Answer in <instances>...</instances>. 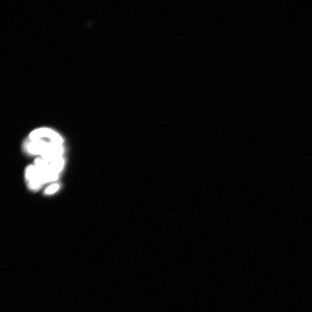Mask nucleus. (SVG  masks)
Masks as SVG:
<instances>
[{"mask_svg":"<svg viewBox=\"0 0 312 312\" xmlns=\"http://www.w3.org/2000/svg\"><path fill=\"white\" fill-rule=\"evenodd\" d=\"M63 139L61 135L49 128L33 130L24 144L25 152L39 155L42 159L53 162L63 158Z\"/></svg>","mask_w":312,"mask_h":312,"instance_id":"f257e3e1","label":"nucleus"},{"mask_svg":"<svg viewBox=\"0 0 312 312\" xmlns=\"http://www.w3.org/2000/svg\"><path fill=\"white\" fill-rule=\"evenodd\" d=\"M64 166L65 160L63 158L53 162L37 158L34 165H29L25 169V177L29 189H40L45 184L56 181Z\"/></svg>","mask_w":312,"mask_h":312,"instance_id":"f03ea898","label":"nucleus"},{"mask_svg":"<svg viewBox=\"0 0 312 312\" xmlns=\"http://www.w3.org/2000/svg\"><path fill=\"white\" fill-rule=\"evenodd\" d=\"M59 189V185L58 184H53L51 185L49 187L46 188L45 190V193L46 194H52L56 192Z\"/></svg>","mask_w":312,"mask_h":312,"instance_id":"7ed1b4c3","label":"nucleus"}]
</instances>
